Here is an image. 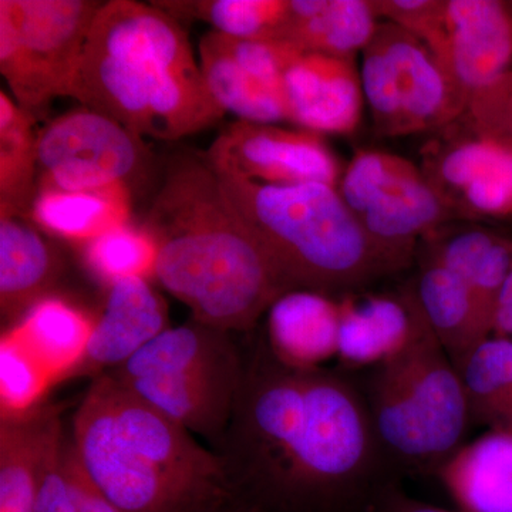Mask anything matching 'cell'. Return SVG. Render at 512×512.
<instances>
[{"mask_svg":"<svg viewBox=\"0 0 512 512\" xmlns=\"http://www.w3.org/2000/svg\"><path fill=\"white\" fill-rule=\"evenodd\" d=\"M338 191L399 271L412 264L420 241L457 220L421 168L384 151L356 153Z\"/></svg>","mask_w":512,"mask_h":512,"instance_id":"obj_9","label":"cell"},{"mask_svg":"<svg viewBox=\"0 0 512 512\" xmlns=\"http://www.w3.org/2000/svg\"><path fill=\"white\" fill-rule=\"evenodd\" d=\"M168 325L167 305L147 279H124L109 286L106 305L94 322L92 338L73 377L99 376L116 369Z\"/></svg>","mask_w":512,"mask_h":512,"instance_id":"obj_16","label":"cell"},{"mask_svg":"<svg viewBox=\"0 0 512 512\" xmlns=\"http://www.w3.org/2000/svg\"><path fill=\"white\" fill-rule=\"evenodd\" d=\"M340 301L295 289L268 311L271 355L289 369L316 370L339 353Z\"/></svg>","mask_w":512,"mask_h":512,"instance_id":"obj_19","label":"cell"},{"mask_svg":"<svg viewBox=\"0 0 512 512\" xmlns=\"http://www.w3.org/2000/svg\"><path fill=\"white\" fill-rule=\"evenodd\" d=\"M157 259L156 238L130 222L83 245L87 271L107 288L124 279L156 278Z\"/></svg>","mask_w":512,"mask_h":512,"instance_id":"obj_33","label":"cell"},{"mask_svg":"<svg viewBox=\"0 0 512 512\" xmlns=\"http://www.w3.org/2000/svg\"><path fill=\"white\" fill-rule=\"evenodd\" d=\"M222 190L293 289L350 291L399 271L338 187L265 184L217 173Z\"/></svg>","mask_w":512,"mask_h":512,"instance_id":"obj_5","label":"cell"},{"mask_svg":"<svg viewBox=\"0 0 512 512\" xmlns=\"http://www.w3.org/2000/svg\"><path fill=\"white\" fill-rule=\"evenodd\" d=\"M171 16L202 20L214 32L238 39L278 37L289 0H177L154 2Z\"/></svg>","mask_w":512,"mask_h":512,"instance_id":"obj_32","label":"cell"},{"mask_svg":"<svg viewBox=\"0 0 512 512\" xmlns=\"http://www.w3.org/2000/svg\"><path fill=\"white\" fill-rule=\"evenodd\" d=\"M413 289L431 332L454 365L491 336L493 325L473 289L444 266L423 261Z\"/></svg>","mask_w":512,"mask_h":512,"instance_id":"obj_26","label":"cell"},{"mask_svg":"<svg viewBox=\"0 0 512 512\" xmlns=\"http://www.w3.org/2000/svg\"><path fill=\"white\" fill-rule=\"evenodd\" d=\"M229 426L252 480L299 503L362 483L379 446L369 406L352 384L272 356L245 373Z\"/></svg>","mask_w":512,"mask_h":512,"instance_id":"obj_1","label":"cell"},{"mask_svg":"<svg viewBox=\"0 0 512 512\" xmlns=\"http://www.w3.org/2000/svg\"><path fill=\"white\" fill-rule=\"evenodd\" d=\"M471 420L504 426L512 404V338L488 336L456 363Z\"/></svg>","mask_w":512,"mask_h":512,"instance_id":"obj_30","label":"cell"},{"mask_svg":"<svg viewBox=\"0 0 512 512\" xmlns=\"http://www.w3.org/2000/svg\"><path fill=\"white\" fill-rule=\"evenodd\" d=\"M508 3H510V8L512 9V2H508Z\"/></svg>","mask_w":512,"mask_h":512,"instance_id":"obj_40","label":"cell"},{"mask_svg":"<svg viewBox=\"0 0 512 512\" xmlns=\"http://www.w3.org/2000/svg\"><path fill=\"white\" fill-rule=\"evenodd\" d=\"M387 512H454L436 505L420 503V501L409 500V498H397L389 505ZM460 512V511H458Z\"/></svg>","mask_w":512,"mask_h":512,"instance_id":"obj_38","label":"cell"},{"mask_svg":"<svg viewBox=\"0 0 512 512\" xmlns=\"http://www.w3.org/2000/svg\"><path fill=\"white\" fill-rule=\"evenodd\" d=\"M423 150L427 180L457 220L512 215V147L478 134L464 117Z\"/></svg>","mask_w":512,"mask_h":512,"instance_id":"obj_11","label":"cell"},{"mask_svg":"<svg viewBox=\"0 0 512 512\" xmlns=\"http://www.w3.org/2000/svg\"><path fill=\"white\" fill-rule=\"evenodd\" d=\"M369 412L380 446L409 463L441 464L463 444L466 393L427 320L406 349L377 366Z\"/></svg>","mask_w":512,"mask_h":512,"instance_id":"obj_6","label":"cell"},{"mask_svg":"<svg viewBox=\"0 0 512 512\" xmlns=\"http://www.w3.org/2000/svg\"><path fill=\"white\" fill-rule=\"evenodd\" d=\"M101 3L0 0V72L16 103L36 117L67 97Z\"/></svg>","mask_w":512,"mask_h":512,"instance_id":"obj_7","label":"cell"},{"mask_svg":"<svg viewBox=\"0 0 512 512\" xmlns=\"http://www.w3.org/2000/svg\"><path fill=\"white\" fill-rule=\"evenodd\" d=\"M72 436L120 512H208L227 500L225 460L109 372L94 377Z\"/></svg>","mask_w":512,"mask_h":512,"instance_id":"obj_4","label":"cell"},{"mask_svg":"<svg viewBox=\"0 0 512 512\" xmlns=\"http://www.w3.org/2000/svg\"><path fill=\"white\" fill-rule=\"evenodd\" d=\"M244 375L245 372L117 380L191 434L217 440L229 429Z\"/></svg>","mask_w":512,"mask_h":512,"instance_id":"obj_18","label":"cell"},{"mask_svg":"<svg viewBox=\"0 0 512 512\" xmlns=\"http://www.w3.org/2000/svg\"><path fill=\"white\" fill-rule=\"evenodd\" d=\"M63 272L55 248L23 218H0V312L16 323L52 295Z\"/></svg>","mask_w":512,"mask_h":512,"instance_id":"obj_23","label":"cell"},{"mask_svg":"<svg viewBox=\"0 0 512 512\" xmlns=\"http://www.w3.org/2000/svg\"><path fill=\"white\" fill-rule=\"evenodd\" d=\"M131 191L119 184L100 190H39L30 217L43 231L87 244L130 222Z\"/></svg>","mask_w":512,"mask_h":512,"instance_id":"obj_28","label":"cell"},{"mask_svg":"<svg viewBox=\"0 0 512 512\" xmlns=\"http://www.w3.org/2000/svg\"><path fill=\"white\" fill-rule=\"evenodd\" d=\"M151 153L143 137L82 107L39 130V190H100L130 184L146 173Z\"/></svg>","mask_w":512,"mask_h":512,"instance_id":"obj_10","label":"cell"},{"mask_svg":"<svg viewBox=\"0 0 512 512\" xmlns=\"http://www.w3.org/2000/svg\"><path fill=\"white\" fill-rule=\"evenodd\" d=\"M63 424L53 407L0 423V512H36L40 481Z\"/></svg>","mask_w":512,"mask_h":512,"instance_id":"obj_21","label":"cell"},{"mask_svg":"<svg viewBox=\"0 0 512 512\" xmlns=\"http://www.w3.org/2000/svg\"><path fill=\"white\" fill-rule=\"evenodd\" d=\"M504 426H511L512 427V404L510 412H508L507 420H505Z\"/></svg>","mask_w":512,"mask_h":512,"instance_id":"obj_39","label":"cell"},{"mask_svg":"<svg viewBox=\"0 0 512 512\" xmlns=\"http://www.w3.org/2000/svg\"><path fill=\"white\" fill-rule=\"evenodd\" d=\"M458 99L512 69V9L501 0H446L439 28L424 42Z\"/></svg>","mask_w":512,"mask_h":512,"instance_id":"obj_14","label":"cell"},{"mask_svg":"<svg viewBox=\"0 0 512 512\" xmlns=\"http://www.w3.org/2000/svg\"><path fill=\"white\" fill-rule=\"evenodd\" d=\"M36 512H120L84 466L72 433L63 430L50 454Z\"/></svg>","mask_w":512,"mask_h":512,"instance_id":"obj_31","label":"cell"},{"mask_svg":"<svg viewBox=\"0 0 512 512\" xmlns=\"http://www.w3.org/2000/svg\"><path fill=\"white\" fill-rule=\"evenodd\" d=\"M424 242L429 245L423 261L444 266L470 285L493 323L495 302L512 266V239L478 225H444Z\"/></svg>","mask_w":512,"mask_h":512,"instance_id":"obj_25","label":"cell"},{"mask_svg":"<svg viewBox=\"0 0 512 512\" xmlns=\"http://www.w3.org/2000/svg\"><path fill=\"white\" fill-rule=\"evenodd\" d=\"M360 80L382 136L440 131L467 111L429 47L394 23H379L362 50Z\"/></svg>","mask_w":512,"mask_h":512,"instance_id":"obj_8","label":"cell"},{"mask_svg":"<svg viewBox=\"0 0 512 512\" xmlns=\"http://www.w3.org/2000/svg\"><path fill=\"white\" fill-rule=\"evenodd\" d=\"M491 335L512 338V266L495 302Z\"/></svg>","mask_w":512,"mask_h":512,"instance_id":"obj_37","label":"cell"},{"mask_svg":"<svg viewBox=\"0 0 512 512\" xmlns=\"http://www.w3.org/2000/svg\"><path fill=\"white\" fill-rule=\"evenodd\" d=\"M298 49L276 37L238 39L205 33L200 66L208 92L225 113L249 123L286 121L282 77Z\"/></svg>","mask_w":512,"mask_h":512,"instance_id":"obj_12","label":"cell"},{"mask_svg":"<svg viewBox=\"0 0 512 512\" xmlns=\"http://www.w3.org/2000/svg\"><path fill=\"white\" fill-rule=\"evenodd\" d=\"M67 97L141 137L174 141L224 117L187 33L157 5L103 3Z\"/></svg>","mask_w":512,"mask_h":512,"instance_id":"obj_3","label":"cell"},{"mask_svg":"<svg viewBox=\"0 0 512 512\" xmlns=\"http://www.w3.org/2000/svg\"><path fill=\"white\" fill-rule=\"evenodd\" d=\"M439 478L460 512H512V427H490L461 444Z\"/></svg>","mask_w":512,"mask_h":512,"instance_id":"obj_20","label":"cell"},{"mask_svg":"<svg viewBox=\"0 0 512 512\" xmlns=\"http://www.w3.org/2000/svg\"><path fill=\"white\" fill-rule=\"evenodd\" d=\"M55 379L10 330L0 339V416L19 417L42 406Z\"/></svg>","mask_w":512,"mask_h":512,"instance_id":"obj_34","label":"cell"},{"mask_svg":"<svg viewBox=\"0 0 512 512\" xmlns=\"http://www.w3.org/2000/svg\"><path fill=\"white\" fill-rule=\"evenodd\" d=\"M424 313L413 286L397 295L340 301L338 357L350 366H380L410 345Z\"/></svg>","mask_w":512,"mask_h":512,"instance_id":"obj_17","label":"cell"},{"mask_svg":"<svg viewBox=\"0 0 512 512\" xmlns=\"http://www.w3.org/2000/svg\"><path fill=\"white\" fill-rule=\"evenodd\" d=\"M229 333L195 322L165 329L124 365L111 370L119 380L148 376L242 373Z\"/></svg>","mask_w":512,"mask_h":512,"instance_id":"obj_22","label":"cell"},{"mask_svg":"<svg viewBox=\"0 0 512 512\" xmlns=\"http://www.w3.org/2000/svg\"><path fill=\"white\" fill-rule=\"evenodd\" d=\"M446 0H373L377 18L386 19L421 42L439 28Z\"/></svg>","mask_w":512,"mask_h":512,"instance_id":"obj_36","label":"cell"},{"mask_svg":"<svg viewBox=\"0 0 512 512\" xmlns=\"http://www.w3.org/2000/svg\"><path fill=\"white\" fill-rule=\"evenodd\" d=\"M144 227L158 244L157 281L202 325L251 329L295 291L232 208L207 156L171 160Z\"/></svg>","mask_w":512,"mask_h":512,"instance_id":"obj_2","label":"cell"},{"mask_svg":"<svg viewBox=\"0 0 512 512\" xmlns=\"http://www.w3.org/2000/svg\"><path fill=\"white\" fill-rule=\"evenodd\" d=\"M217 173L265 184L338 187L342 167L319 134L275 124L234 121L205 154Z\"/></svg>","mask_w":512,"mask_h":512,"instance_id":"obj_13","label":"cell"},{"mask_svg":"<svg viewBox=\"0 0 512 512\" xmlns=\"http://www.w3.org/2000/svg\"><path fill=\"white\" fill-rule=\"evenodd\" d=\"M463 117L481 136L512 147V69L478 90Z\"/></svg>","mask_w":512,"mask_h":512,"instance_id":"obj_35","label":"cell"},{"mask_svg":"<svg viewBox=\"0 0 512 512\" xmlns=\"http://www.w3.org/2000/svg\"><path fill=\"white\" fill-rule=\"evenodd\" d=\"M286 121L315 134H350L362 120V80L353 57L301 52L282 77Z\"/></svg>","mask_w":512,"mask_h":512,"instance_id":"obj_15","label":"cell"},{"mask_svg":"<svg viewBox=\"0 0 512 512\" xmlns=\"http://www.w3.org/2000/svg\"><path fill=\"white\" fill-rule=\"evenodd\" d=\"M36 117L0 92V218L29 217L37 185Z\"/></svg>","mask_w":512,"mask_h":512,"instance_id":"obj_29","label":"cell"},{"mask_svg":"<svg viewBox=\"0 0 512 512\" xmlns=\"http://www.w3.org/2000/svg\"><path fill=\"white\" fill-rule=\"evenodd\" d=\"M373 0H289L278 39L305 53L355 57L375 35Z\"/></svg>","mask_w":512,"mask_h":512,"instance_id":"obj_24","label":"cell"},{"mask_svg":"<svg viewBox=\"0 0 512 512\" xmlns=\"http://www.w3.org/2000/svg\"><path fill=\"white\" fill-rule=\"evenodd\" d=\"M94 322L73 303L50 295L8 330L43 363L57 384L69 380L82 362Z\"/></svg>","mask_w":512,"mask_h":512,"instance_id":"obj_27","label":"cell"}]
</instances>
